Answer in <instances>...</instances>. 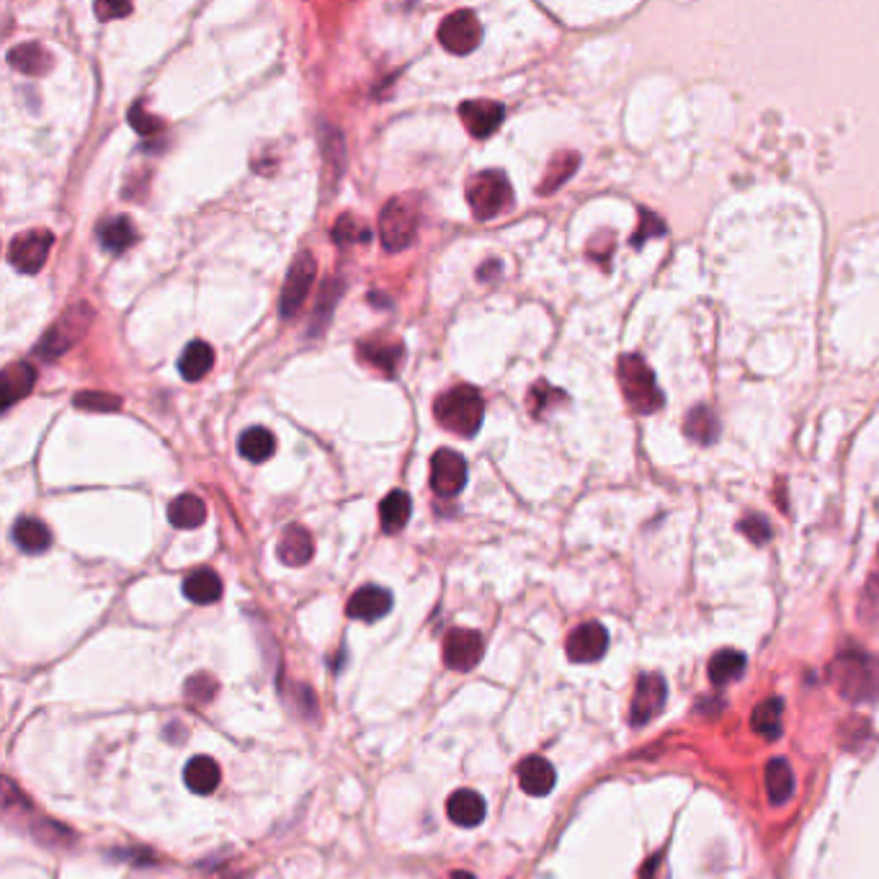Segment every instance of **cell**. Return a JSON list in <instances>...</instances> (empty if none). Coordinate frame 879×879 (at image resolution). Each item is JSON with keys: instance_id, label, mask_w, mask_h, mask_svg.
Returning <instances> with one entry per match:
<instances>
[{"instance_id": "cell-1", "label": "cell", "mask_w": 879, "mask_h": 879, "mask_svg": "<svg viewBox=\"0 0 879 879\" xmlns=\"http://www.w3.org/2000/svg\"><path fill=\"white\" fill-rule=\"evenodd\" d=\"M828 681L849 704L879 702V658L864 648H846L831 660Z\"/></svg>"}, {"instance_id": "cell-2", "label": "cell", "mask_w": 879, "mask_h": 879, "mask_svg": "<svg viewBox=\"0 0 879 879\" xmlns=\"http://www.w3.org/2000/svg\"><path fill=\"white\" fill-rule=\"evenodd\" d=\"M483 416L485 400L477 387L457 385L452 390H446L444 395L436 397L434 418L439 421V426L464 436V439H470V436H475L480 431Z\"/></svg>"}, {"instance_id": "cell-3", "label": "cell", "mask_w": 879, "mask_h": 879, "mask_svg": "<svg viewBox=\"0 0 879 879\" xmlns=\"http://www.w3.org/2000/svg\"><path fill=\"white\" fill-rule=\"evenodd\" d=\"M467 204L477 220H493L513 204L511 181L503 171H480L467 181Z\"/></svg>"}, {"instance_id": "cell-4", "label": "cell", "mask_w": 879, "mask_h": 879, "mask_svg": "<svg viewBox=\"0 0 879 879\" xmlns=\"http://www.w3.org/2000/svg\"><path fill=\"white\" fill-rule=\"evenodd\" d=\"M418 209L413 196H395L379 214V240L390 253L405 251L418 230Z\"/></svg>"}, {"instance_id": "cell-5", "label": "cell", "mask_w": 879, "mask_h": 879, "mask_svg": "<svg viewBox=\"0 0 879 879\" xmlns=\"http://www.w3.org/2000/svg\"><path fill=\"white\" fill-rule=\"evenodd\" d=\"M619 385H622L627 403L640 416H650V413H655L663 405V395H660L658 385H655L653 372H650L648 364L640 356H624L619 361Z\"/></svg>"}, {"instance_id": "cell-6", "label": "cell", "mask_w": 879, "mask_h": 879, "mask_svg": "<svg viewBox=\"0 0 879 879\" xmlns=\"http://www.w3.org/2000/svg\"><path fill=\"white\" fill-rule=\"evenodd\" d=\"M91 318H93L91 305L73 307V310H70L60 323L52 325L47 336L34 346V356H39V359L44 361H52L57 359V356H62L80 336H83V333H86Z\"/></svg>"}, {"instance_id": "cell-7", "label": "cell", "mask_w": 879, "mask_h": 879, "mask_svg": "<svg viewBox=\"0 0 879 879\" xmlns=\"http://www.w3.org/2000/svg\"><path fill=\"white\" fill-rule=\"evenodd\" d=\"M315 271H318L315 256L307 251L297 253V258H294L292 266H289L284 289H281L279 312L284 315V318H292V315H297V310L305 305L307 294H310L312 281H315Z\"/></svg>"}, {"instance_id": "cell-8", "label": "cell", "mask_w": 879, "mask_h": 879, "mask_svg": "<svg viewBox=\"0 0 879 879\" xmlns=\"http://www.w3.org/2000/svg\"><path fill=\"white\" fill-rule=\"evenodd\" d=\"M483 39V26L472 11L449 13L439 26V42L452 55H470Z\"/></svg>"}, {"instance_id": "cell-9", "label": "cell", "mask_w": 879, "mask_h": 879, "mask_svg": "<svg viewBox=\"0 0 879 879\" xmlns=\"http://www.w3.org/2000/svg\"><path fill=\"white\" fill-rule=\"evenodd\" d=\"M55 243V235L49 230H31L16 235L8 248V263L21 274H37L47 263L49 248Z\"/></svg>"}, {"instance_id": "cell-10", "label": "cell", "mask_w": 879, "mask_h": 879, "mask_svg": "<svg viewBox=\"0 0 879 879\" xmlns=\"http://www.w3.org/2000/svg\"><path fill=\"white\" fill-rule=\"evenodd\" d=\"M668 699V686L666 678L658 676V673H645L637 681L635 696H632V707H629V722L635 727L648 725L650 720L663 712Z\"/></svg>"}, {"instance_id": "cell-11", "label": "cell", "mask_w": 879, "mask_h": 879, "mask_svg": "<svg viewBox=\"0 0 879 879\" xmlns=\"http://www.w3.org/2000/svg\"><path fill=\"white\" fill-rule=\"evenodd\" d=\"M467 485V462L454 449H439L431 459V488L439 498H454Z\"/></svg>"}, {"instance_id": "cell-12", "label": "cell", "mask_w": 879, "mask_h": 879, "mask_svg": "<svg viewBox=\"0 0 879 879\" xmlns=\"http://www.w3.org/2000/svg\"><path fill=\"white\" fill-rule=\"evenodd\" d=\"M565 650H568V658L573 663H596L609 650V632L599 622L580 624L570 632Z\"/></svg>"}, {"instance_id": "cell-13", "label": "cell", "mask_w": 879, "mask_h": 879, "mask_svg": "<svg viewBox=\"0 0 879 879\" xmlns=\"http://www.w3.org/2000/svg\"><path fill=\"white\" fill-rule=\"evenodd\" d=\"M483 658V637L475 629H452L444 640V663L452 671H472Z\"/></svg>"}, {"instance_id": "cell-14", "label": "cell", "mask_w": 879, "mask_h": 879, "mask_svg": "<svg viewBox=\"0 0 879 879\" xmlns=\"http://www.w3.org/2000/svg\"><path fill=\"white\" fill-rule=\"evenodd\" d=\"M403 356H405V346L400 338L372 336L359 341V359L367 361L369 367L379 369L385 377H395Z\"/></svg>"}, {"instance_id": "cell-15", "label": "cell", "mask_w": 879, "mask_h": 879, "mask_svg": "<svg viewBox=\"0 0 879 879\" xmlns=\"http://www.w3.org/2000/svg\"><path fill=\"white\" fill-rule=\"evenodd\" d=\"M503 116H506L503 104L485 101V98H480V101H464L459 106V119L464 122L467 132L472 137H477V140H485V137L493 135L495 129L501 127Z\"/></svg>"}, {"instance_id": "cell-16", "label": "cell", "mask_w": 879, "mask_h": 879, "mask_svg": "<svg viewBox=\"0 0 879 879\" xmlns=\"http://www.w3.org/2000/svg\"><path fill=\"white\" fill-rule=\"evenodd\" d=\"M392 609V596L379 586H364L348 599L346 614L361 622H377Z\"/></svg>"}, {"instance_id": "cell-17", "label": "cell", "mask_w": 879, "mask_h": 879, "mask_svg": "<svg viewBox=\"0 0 879 879\" xmlns=\"http://www.w3.org/2000/svg\"><path fill=\"white\" fill-rule=\"evenodd\" d=\"M485 812H488V805H485L483 794H477L475 789H459L446 802V815L459 828L480 825L485 820Z\"/></svg>"}, {"instance_id": "cell-18", "label": "cell", "mask_w": 879, "mask_h": 879, "mask_svg": "<svg viewBox=\"0 0 879 879\" xmlns=\"http://www.w3.org/2000/svg\"><path fill=\"white\" fill-rule=\"evenodd\" d=\"M276 555L284 565L289 568H302L315 555V542H312V534L307 532L305 526L294 524L289 529H284L279 539V547H276Z\"/></svg>"}, {"instance_id": "cell-19", "label": "cell", "mask_w": 879, "mask_h": 879, "mask_svg": "<svg viewBox=\"0 0 879 879\" xmlns=\"http://www.w3.org/2000/svg\"><path fill=\"white\" fill-rule=\"evenodd\" d=\"M557 774L555 766L542 756H532L519 764V784L526 794L532 797H544L555 789Z\"/></svg>"}, {"instance_id": "cell-20", "label": "cell", "mask_w": 879, "mask_h": 879, "mask_svg": "<svg viewBox=\"0 0 879 879\" xmlns=\"http://www.w3.org/2000/svg\"><path fill=\"white\" fill-rule=\"evenodd\" d=\"M8 65L13 70H19L24 75H47L55 65V57L49 55L47 49L37 42H26V44H16V47L8 52Z\"/></svg>"}, {"instance_id": "cell-21", "label": "cell", "mask_w": 879, "mask_h": 879, "mask_svg": "<svg viewBox=\"0 0 879 879\" xmlns=\"http://www.w3.org/2000/svg\"><path fill=\"white\" fill-rule=\"evenodd\" d=\"M37 382V369L26 364V361H16V364H8L3 369V408H11L13 403L24 400Z\"/></svg>"}, {"instance_id": "cell-22", "label": "cell", "mask_w": 879, "mask_h": 879, "mask_svg": "<svg viewBox=\"0 0 879 879\" xmlns=\"http://www.w3.org/2000/svg\"><path fill=\"white\" fill-rule=\"evenodd\" d=\"M766 792L774 807H782L792 800L794 794V771L784 758H771L766 764Z\"/></svg>"}, {"instance_id": "cell-23", "label": "cell", "mask_w": 879, "mask_h": 879, "mask_svg": "<svg viewBox=\"0 0 879 879\" xmlns=\"http://www.w3.org/2000/svg\"><path fill=\"white\" fill-rule=\"evenodd\" d=\"M214 367V348L204 341H191L178 359V372L186 382H199Z\"/></svg>"}, {"instance_id": "cell-24", "label": "cell", "mask_w": 879, "mask_h": 879, "mask_svg": "<svg viewBox=\"0 0 879 879\" xmlns=\"http://www.w3.org/2000/svg\"><path fill=\"white\" fill-rule=\"evenodd\" d=\"M220 779V766H217L214 758L207 756L191 758L184 769V782L194 794H212L214 789L220 787Z\"/></svg>"}, {"instance_id": "cell-25", "label": "cell", "mask_w": 879, "mask_h": 879, "mask_svg": "<svg viewBox=\"0 0 879 879\" xmlns=\"http://www.w3.org/2000/svg\"><path fill=\"white\" fill-rule=\"evenodd\" d=\"M782 717H784V699H779V696L764 699V702L753 709L751 715L753 733L764 740H776L782 735Z\"/></svg>"}, {"instance_id": "cell-26", "label": "cell", "mask_w": 879, "mask_h": 879, "mask_svg": "<svg viewBox=\"0 0 879 879\" xmlns=\"http://www.w3.org/2000/svg\"><path fill=\"white\" fill-rule=\"evenodd\" d=\"M13 542L26 555H39V552H44L52 544V534H49V529L39 519L24 516V519L13 524Z\"/></svg>"}, {"instance_id": "cell-27", "label": "cell", "mask_w": 879, "mask_h": 879, "mask_svg": "<svg viewBox=\"0 0 879 879\" xmlns=\"http://www.w3.org/2000/svg\"><path fill=\"white\" fill-rule=\"evenodd\" d=\"M745 666H748V658H745L743 653L725 648L720 650V653L712 655V660H709L707 666V676L715 686H727L743 676Z\"/></svg>"}, {"instance_id": "cell-28", "label": "cell", "mask_w": 879, "mask_h": 879, "mask_svg": "<svg viewBox=\"0 0 879 879\" xmlns=\"http://www.w3.org/2000/svg\"><path fill=\"white\" fill-rule=\"evenodd\" d=\"M184 596L191 604H214L222 596V578L214 570H194L184 580Z\"/></svg>"}, {"instance_id": "cell-29", "label": "cell", "mask_w": 879, "mask_h": 879, "mask_svg": "<svg viewBox=\"0 0 879 879\" xmlns=\"http://www.w3.org/2000/svg\"><path fill=\"white\" fill-rule=\"evenodd\" d=\"M410 511H413V503H410V495L405 490H392L385 495V501L379 503V521H382V529L387 534H397L400 529H405V524L410 521Z\"/></svg>"}, {"instance_id": "cell-30", "label": "cell", "mask_w": 879, "mask_h": 879, "mask_svg": "<svg viewBox=\"0 0 879 879\" xmlns=\"http://www.w3.org/2000/svg\"><path fill=\"white\" fill-rule=\"evenodd\" d=\"M98 240H101V245L111 253L127 251L129 245L137 240L135 222L129 220V217H124V214L111 217V220L101 222V227H98Z\"/></svg>"}, {"instance_id": "cell-31", "label": "cell", "mask_w": 879, "mask_h": 879, "mask_svg": "<svg viewBox=\"0 0 879 879\" xmlns=\"http://www.w3.org/2000/svg\"><path fill=\"white\" fill-rule=\"evenodd\" d=\"M204 519H207V506H204L202 498H196L191 493L178 495L168 506V521L176 529H196V526L204 524Z\"/></svg>"}, {"instance_id": "cell-32", "label": "cell", "mask_w": 879, "mask_h": 879, "mask_svg": "<svg viewBox=\"0 0 879 879\" xmlns=\"http://www.w3.org/2000/svg\"><path fill=\"white\" fill-rule=\"evenodd\" d=\"M238 452L243 454L248 462H266V459L274 457L276 452V436L271 434L269 428L253 426L248 431H243L238 441Z\"/></svg>"}, {"instance_id": "cell-33", "label": "cell", "mask_w": 879, "mask_h": 879, "mask_svg": "<svg viewBox=\"0 0 879 879\" xmlns=\"http://www.w3.org/2000/svg\"><path fill=\"white\" fill-rule=\"evenodd\" d=\"M686 434H689V439L699 441V444H712L717 439V434H720L717 416L709 408L699 405L686 418Z\"/></svg>"}, {"instance_id": "cell-34", "label": "cell", "mask_w": 879, "mask_h": 879, "mask_svg": "<svg viewBox=\"0 0 879 879\" xmlns=\"http://www.w3.org/2000/svg\"><path fill=\"white\" fill-rule=\"evenodd\" d=\"M578 163H580L578 153H560V155H555V158H552V163H550V171H547V176H544L542 186H539V191H542V194H552V191H555V189H560V186L565 184V181H568L570 176H573L575 168H578Z\"/></svg>"}, {"instance_id": "cell-35", "label": "cell", "mask_w": 879, "mask_h": 879, "mask_svg": "<svg viewBox=\"0 0 879 879\" xmlns=\"http://www.w3.org/2000/svg\"><path fill=\"white\" fill-rule=\"evenodd\" d=\"M333 240L338 245H354V243H369L372 240V232L361 225L356 217L351 214H341L333 225Z\"/></svg>"}, {"instance_id": "cell-36", "label": "cell", "mask_w": 879, "mask_h": 879, "mask_svg": "<svg viewBox=\"0 0 879 879\" xmlns=\"http://www.w3.org/2000/svg\"><path fill=\"white\" fill-rule=\"evenodd\" d=\"M73 403L75 408L93 410V413H114L122 408V397L109 395V392H78Z\"/></svg>"}, {"instance_id": "cell-37", "label": "cell", "mask_w": 879, "mask_h": 879, "mask_svg": "<svg viewBox=\"0 0 879 879\" xmlns=\"http://www.w3.org/2000/svg\"><path fill=\"white\" fill-rule=\"evenodd\" d=\"M859 619L864 624H877L879 622V575H872L867 580V586L861 591L859 599Z\"/></svg>"}, {"instance_id": "cell-38", "label": "cell", "mask_w": 879, "mask_h": 879, "mask_svg": "<svg viewBox=\"0 0 879 879\" xmlns=\"http://www.w3.org/2000/svg\"><path fill=\"white\" fill-rule=\"evenodd\" d=\"M129 124H132V127H135L140 135H155V132H160V129L165 127L163 119H158V116H153V114H147L145 106H140V104L129 109Z\"/></svg>"}, {"instance_id": "cell-39", "label": "cell", "mask_w": 879, "mask_h": 879, "mask_svg": "<svg viewBox=\"0 0 879 879\" xmlns=\"http://www.w3.org/2000/svg\"><path fill=\"white\" fill-rule=\"evenodd\" d=\"M740 532L751 539L753 544H766L771 539L769 521H766L764 516H758V513H753V516H748V519L740 521Z\"/></svg>"}, {"instance_id": "cell-40", "label": "cell", "mask_w": 879, "mask_h": 879, "mask_svg": "<svg viewBox=\"0 0 879 879\" xmlns=\"http://www.w3.org/2000/svg\"><path fill=\"white\" fill-rule=\"evenodd\" d=\"M560 397H562L560 390H552V387H547L544 382L534 385L532 395H529V408H532V416H537V418L542 416L544 405L550 403V400H560Z\"/></svg>"}, {"instance_id": "cell-41", "label": "cell", "mask_w": 879, "mask_h": 879, "mask_svg": "<svg viewBox=\"0 0 879 879\" xmlns=\"http://www.w3.org/2000/svg\"><path fill=\"white\" fill-rule=\"evenodd\" d=\"M93 11H96L98 19L111 21V19H119V16H127V13H132V6H129V3H111V0H104V3H96V6H93Z\"/></svg>"}]
</instances>
